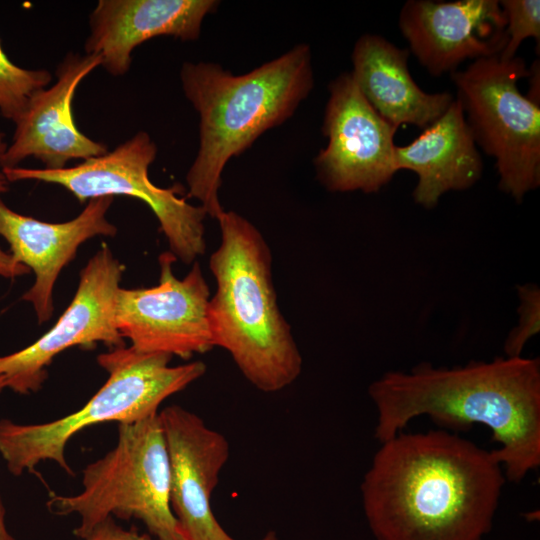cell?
Instances as JSON below:
<instances>
[{
  "mask_svg": "<svg viewBox=\"0 0 540 540\" xmlns=\"http://www.w3.org/2000/svg\"><path fill=\"white\" fill-rule=\"evenodd\" d=\"M217 221L221 241L209 259L216 281L208 303L213 347L226 350L258 390L281 391L299 377L303 359L277 302L270 247L234 211H223Z\"/></svg>",
  "mask_w": 540,
  "mask_h": 540,
  "instance_id": "277c9868",
  "label": "cell"
},
{
  "mask_svg": "<svg viewBox=\"0 0 540 540\" xmlns=\"http://www.w3.org/2000/svg\"><path fill=\"white\" fill-rule=\"evenodd\" d=\"M397 170L408 169L418 176L413 197L416 203L432 208L451 190L475 184L482 174V159L456 98L445 113L405 146H396Z\"/></svg>",
  "mask_w": 540,
  "mask_h": 540,
  "instance_id": "ac0fdd59",
  "label": "cell"
},
{
  "mask_svg": "<svg viewBox=\"0 0 540 540\" xmlns=\"http://www.w3.org/2000/svg\"><path fill=\"white\" fill-rule=\"evenodd\" d=\"M52 80L46 69H26L14 64L6 55L0 40V114L16 122L30 98L46 88Z\"/></svg>",
  "mask_w": 540,
  "mask_h": 540,
  "instance_id": "d6986e66",
  "label": "cell"
},
{
  "mask_svg": "<svg viewBox=\"0 0 540 540\" xmlns=\"http://www.w3.org/2000/svg\"><path fill=\"white\" fill-rule=\"evenodd\" d=\"M539 61H534L530 69H528V78L530 83V88L526 97L535 103L536 105L540 104V69ZM540 106V105H539Z\"/></svg>",
  "mask_w": 540,
  "mask_h": 540,
  "instance_id": "cb8c5ba5",
  "label": "cell"
},
{
  "mask_svg": "<svg viewBox=\"0 0 540 540\" xmlns=\"http://www.w3.org/2000/svg\"><path fill=\"white\" fill-rule=\"evenodd\" d=\"M7 142L5 140V133L0 129V194L9 190V181L5 177L2 171V158L7 149Z\"/></svg>",
  "mask_w": 540,
  "mask_h": 540,
  "instance_id": "484cf974",
  "label": "cell"
},
{
  "mask_svg": "<svg viewBox=\"0 0 540 540\" xmlns=\"http://www.w3.org/2000/svg\"><path fill=\"white\" fill-rule=\"evenodd\" d=\"M177 259L160 254L159 283L148 288H119L115 323L131 347L143 353H164L188 359L213 348L208 303L210 289L195 261L183 279L173 273Z\"/></svg>",
  "mask_w": 540,
  "mask_h": 540,
  "instance_id": "9c48e42d",
  "label": "cell"
},
{
  "mask_svg": "<svg viewBox=\"0 0 540 540\" xmlns=\"http://www.w3.org/2000/svg\"><path fill=\"white\" fill-rule=\"evenodd\" d=\"M159 418L169 458L170 505L186 540H235L210 505L230 456L226 437L179 405L162 409Z\"/></svg>",
  "mask_w": 540,
  "mask_h": 540,
  "instance_id": "7c38bea8",
  "label": "cell"
},
{
  "mask_svg": "<svg viewBox=\"0 0 540 540\" xmlns=\"http://www.w3.org/2000/svg\"><path fill=\"white\" fill-rule=\"evenodd\" d=\"M261 540H278L274 531L267 532Z\"/></svg>",
  "mask_w": 540,
  "mask_h": 540,
  "instance_id": "4316f807",
  "label": "cell"
},
{
  "mask_svg": "<svg viewBox=\"0 0 540 540\" xmlns=\"http://www.w3.org/2000/svg\"><path fill=\"white\" fill-rule=\"evenodd\" d=\"M113 200L112 196L91 199L77 217L50 223L15 212L0 197V236L8 242L13 259L35 274L33 285L22 299L33 305L39 324L53 315L55 282L81 244L117 233L116 226L106 218Z\"/></svg>",
  "mask_w": 540,
  "mask_h": 540,
  "instance_id": "9a60e30c",
  "label": "cell"
},
{
  "mask_svg": "<svg viewBox=\"0 0 540 540\" xmlns=\"http://www.w3.org/2000/svg\"><path fill=\"white\" fill-rule=\"evenodd\" d=\"M171 359L169 354L143 353L131 346L112 348L97 357L108 373L106 382L79 410L46 423L1 419L0 455L9 472L15 476L35 473L42 461H54L73 475L65 448L74 435L96 424L153 416L162 402L201 378L207 369L202 361L170 366Z\"/></svg>",
  "mask_w": 540,
  "mask_h": 540,
  "instance_id": "5b68a950",
  "label": "cell"
},
{
  "mask_svg": "<svg viewBox=\"0 0 540 540\" xmlns=\"http://www.w3.org/2000/svg\"><path fill=\"white\" fill-rule=\"evenodd\" d=\"M157 146L145 131L105 154L62 169L2 168L9 182L35 180L57 184L80 203L104 196H128L143 201L156 216L170 252L185 264L195 262L206 249L204 209L180 197L178 186L161 188L149 178Z\"/></svg>",
  "mask_w": 540,
  "mask_h": 540,
  "instance_id": "ba28073f",
  "label": "cell"
},
{
  "mask_svg": "<svg viewBox=\"0 0 540 540\" xmlns=\"http://www.w3.org/2000/svg\"><path fill=\"white\" fill-rule=\"evenodd\" d=\"M409 50L399 49L379 35L366 34L352 52L351 75L363 97L389 124L426 128L453 102L447 92L427 93L408 68Z\"/></svg>",
  "mask_w": 540,
  "mask_h": 540,
  "instance_id": "e0dca14e",
  "label": "cell"
},
{
  "mask_svg": "<svg viewBox=\"0 0 540 540\" xmlns=\"http://www.w3.org/2000/svg\"><path fill=\"white\" fill-rule=\"evenodd\" d=\"M101 65L97 56L68 52L56 68V82L37 91L14 123L12 142L2 168L17 167L33 157L44 169L67 167L71 160L98 157L108 148L83 134L74 121L72 102L81 81Z\"/></svg>",
  "mask_w": 540,
  "mask_h": 540,
  "instance_id": "5bb4252c",
  "label": "cell"
},
{
  "mask_svg": "<svg viewBox=\"0 0 540 540\" xmlns=\"http://www.w3.org/2000/svg\"><path fill=\"white\" fill-rule=\"evenodd\" d=\"M122 271L107 246L97 251L81 270L74 298L52 328L31 345L0 356V376L6 379L7 388L19 394L37 392L53 359L73 346H124L115 323Z\"/></svg>",
  "mask_w": 540,
  "mask_h": 540,
  "instance_id": "30bf717a",
  "label": "cell"
},
{
  "mask_svg": "<svg viewBox=\"0 0 540 540\" xmlns=\"http://www.w3.org/2000/svg\"><path fill=\"white\" fill-rule=\"evenodd\" d=\"M380 444L360 486L376 540H484L506 481L492 451L441 428Z\"/></svg>",
  "mask_w": 540,
  "mask_h": 540,
  "instance_id": "6da1fadb",
  "label": "cell"
},
{
  "mask_svg": "<svg viewBox=\"0 0 540 540\" xmlns=\"http://www.w3.org/2000/svg\"><path fill=\"white\" fill-rule=\"evenodd\" d=\"M500 6L506 18L508 42L499 54L501 60H511L523 42L533 37L540 44V1L503 0Z\"/></svg>",
  "mask_w": 540,
  "mask_h": 540,
  "instance_id": "ffe728a7",
  "label": "cell"
},
{
  "mask_svg": "<svg viewBox=\"0 0 540 540\" xmlns=\"http://www.w3.org/2000/svg\"><path fill=\"white\" fill-rule=\"evenodd\" d=\"M82 490L53 494L47 508L77 514L76 537L86 540L108 517L141 521L158 540H186L170 505V468L159 412L118 423L116 446L82 470Z\"/></svg>",
  "mask_w": 540,
  "mask_h": 540,
  "instance_id": "8992f818",
  "label": "cell"
},
{
  "mask_svg": "<svg viewBox=\"0 0 540 540\" xmlns=\"http://www.w3.org/2000/svg\"><path fill=\"white\" fill-rule=\"evenodd\" d=\"M180 80L199 114V148L186 175L188 194L217 220L224 211L218 190L227 162L289 119L311 92V50L298 44L243 75L216 63L185 62Z\"/></svg>",
  "mask_w": 540,
  "mask_h": 540,
  "instance_id": "3957f363",
  "label": "cell"
},
{
  "mask_svg": "<svg viewBox=\"0 0 540 540\" xmlns=\"http://www.w3.org/2000/svg\"><path fill=\"white\" fill-rule=\"evenodd\" d=\"M368 393L377 411L379 443L402 432L412 419L428 416L457 434L475 424L488 427L506 480L518 483L540 465L538 358L505 356L450 368L422 363L409 372L383 374Z\"/></svg>",
  "mask_w": 540,
  "mask_h": 540,
  "instance_id": "7a4b0ae2",
  "label": "cell"
},
{
  "mask_svg": "<svg viewBox=\"0 0 540 540\" xmlns=\"http://www.w3.org/2000/svg\"><path fill=\"white\" fill-rule=\"evenodd\" d=\"M329 92L323 122L328 144L314 160L318 179L334 192H376L398 171L397 129L367 102L351 73L332 81Z\"/></svg>",
  "mask_w": 540,
  "mask_h": 540,
  "instance_id": "8fae6325",
  "label": "cell"
},
{
  "mask_svg": "<svg viewBox=\"0 0 540 540\" xmlns=\"http://www.w3.org/2000/svg\"><path fill=\"white\" fill-rule=\"evenodd\" d=\"M521 304L519 307V323L509 333L504 351L507 357L521 356L528 340L539 332L540 328V292L536 285L519 287Z\"/></svg>",
  "mask_w": 540,
  "mask_h": 540,
  "instance_id": "44dd1931",
  "label": "cell"
},
{
  "mask_svg": "<svg viewBox=\"0 0 540 540\" xmlns=\"http://www.w3.org/2000/svg\"><path fill=\"white\" fill-rule=\"evenodd\" d=\"M215 0H99L89 15L85 54L97 56L109 74L125 75L132 52L145 41L171 36L199 38L204 18L219 5Z\"/></svg>",
  "mask_w": 540,
  "mask_h": 540,
  "instance_id": "2e32d148",
  "label": "cell"
},
{
  "mask_svg": "<svg viewBox=\"0 0 540 540\" xmlns=\"http://www.w3.org/2000/svg\"><path fill=\"white\" fill-rule=\"evenodd\" d=\"M497 0L407 1L399 28L410 51L433 76L457 71L467 59L499 55L508 42Z\"/></svg>",
  "mask_w": 540,
  "mask_h": 540,
  "instance_id": "4fadbf2b",
  "label": "cell"
},
{
  "mask_svg": "<svg viewBox=\"0 0 540 540\" xmlns=\"http://www.w3.org/2000/svg\"><path fill=\"white\" fill-rule=\"evenodd\" d=\"M30 270L17 263L11 254L4 252L0 248V275L6 278H14L29 273Z\"/></svg>",
  "mask_w": 540,
  "mask_h": 540,
  "instance_id": "603a6c76",
  "label": "cell"
},
{
  "mask_svg": "<svg viewBox=\"0 0 540 540\" xmlns=\"http://www.w3.org/2000/svg\"><path fill=\"white\" fill-rule=\"evenodd\" d=\"M86 540H158L146 534H139L136 530H125L116 524L112 517L97 525Z\"/></svg>",
  "mask_w": 540,
  "mask_h": 540,
  "instance_id": "7402d4cb",
  "label": "cell"
},
{
  "mask_svg": "<svg viewBox=\"0 0 540 540\" xmlns=\"http://www.w3.org/2000/svg\"><path fill=\"white\" fill-rule=\"evenodd\" d=\"M7 388L6 379L0 376V392ZM5 508L0 496V540H16L7 529L5 520Z\"/></svg>",
  "mask_w": 540,
  "mask_h": 540,
  "instance_id": "d4e9b609",
  "label": "cell"
},
{
  "mask_svg": "<svg viewBox=\"0 0 540 540\" xmlns=\"http://www.w3.org/2000/svg\"><path fill=\"white\" fill-rule=\"evenodd\" d=\"M523 59L499 55L451 73L476 145L495 159L500 188L518 202L540 184V106L517 87Z\"/></svg>",
  "mask_w": 540,
  "mask_h": 540,
  "instance_id": "52a82bcc",
  "label": "cell"
}]
</instances>
